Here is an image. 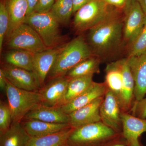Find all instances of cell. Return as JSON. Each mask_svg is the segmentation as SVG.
<instances>
[{"instance_id":"7a4b0ae2","label":"cell","mask_w":146,"mask_h":146,"mask_svg":"<svg viewBox=\"0 0 146 146\" xmlns=\"http://www.w3.org/2000/svg\"><path fill=\"white\" fill-rule=\"evenodd\" d=\"M92 55L94 54L85 38L81 35H78L64 45L47 78L49 80L65 76L79 63Z\"/></svg>"},{"instance_id":"d590c367","label":"cell","mask_w":146,"mask_h":146,"mask_svg":"<svg viewBox=\"0 0 146 146\" xmlns=\"http://www.w3.org/2000/svg\"><path fill=\"white\" fill-rule=\"evenodd\" d=\"M27 1L28 4V10L27 16L34 12L38 0H27Z\"/></svg>"},{"instance_id":"e575fe53","label":"cell","mask_w":146,"mask_h":146,"mask_svg":"<svg viewBox=\"0 0 146 146\" xmlns=\"http://www.w3.org/2000/svg\"><path fill=\"white\" fill-rule=\"evenodd\" d=\"M91 1L92 0H72L73 13H75L80 9Z\"/></svg>"},{"instance_id":"603a6c76","label":"cell","mask_w":146,"mask_h":146,"mask_svg":"<svg viewBox=\"0 0 146 146\" xmlns=\"http://www.w3.org/2000/svg\"><path fill=\"white\" fill-rule=\"evenodd\" d=\"M34 54L23 50H10L4 55V60L5 64L33 71Z\"/></svg>"},{"instance_id":"4dcf8cb0","label":"cell","mask_w":146,"mask_h":146,"mask_svg":"<svg viewBox=\"0 0 146 146\" xmlns=\"http://www.w3.org/2000/svg\"><path fill=\"white\" fill-rule=\"evenodd\" d=\"M129 113L137 117L146 119V96L140 100L133 102Z\"/></svg>"},{"instance_id":"5bb4252c","label":"cell","mask_w":146,"mask_h":146,"mask_svg":"<svg viewBox=\"0 0 146 146\" xmlns=\"http://www.w3.org/2000/svg\"><path fill=\"white\" fill-rule=\"evenodd\" d=\"M65 44L57 48L48 49L34 54L33 72L39 80L41 88L44 85L57 55Z\"/></svg>"},{"instance_id":"f35d334b","label":"cell","mask_w":146,"mask_h":146,"mask_svg":"<svg viewBox=\"0 0 146 146\" xmlns=\"http://www.w3.org/2000/svg\"><path fill=\"white\" fill-rule=\"evenodd\" d=\"M130 144V146H142L139 142V139L137 141H133Z\"/></svg>"},{"instance_id":"484cf974","label":"cell","mask_w":146,"mask_h":146,"mask_svg":"<svg viewBox=\"0 0 146 146\" xmlns=\"http://www.w3.org/2000/svg\"><path fill=\"white\" fill-rule=\"evenodd\" d=\"M93 76H84L70 79L64 104L83 94L89 89L94 82L93 80Z\"/></svg>"},{"instance_id":"277c9868","label":"cell","mask_w":146,"mask_h":146,"mask_svg":"<svg viewBox=\"0 0 146 146\" xmlns=\"http://www.w3.org/2000/svg\"><path fill=\"white\" fill-rule=\"evenodd\" d=\"M121 133L101 121L74 129L68 138L67 146H102Z\"/></svg>"},{"instance_id":"44dd1931","label":"cell","mask_w":146,"mask_h":146,"mask_svg":"<svg viewBox=\"0 0 146 146\" xmlns=\"http://www.w3.org/2000/svg\"><path fill=\"white\" fill-rule=\"evenodd\" d=\"M5 3L10 19L6 40L14 30L24 23L28 10V4L27 0H7Z\"/></svg>"},{"instance_id":"9a60e30c","label":"cell","mask_w":146,"mask_h":146,"mask_svg":"<svg viewBox=\"0 0 146 146\" xmlns=\"http://www.w3.org/2000/svg\"><path fill=\"white\" fill-rule=\"evenodd\" d=\"M108 88L104 82H93L83 94L61 106L62 110L69 115L71 112L89 104L98 98L104 96Z\"/></svg>"},{"instance_id":"83f0119b","label":"cell","mask_w":146,"mask_h":146,"mask_svg":"<svg viewBox=\"0 0 146 146\" xmlns=\"http://www.w3.org/2000/svg\"><path fill=\"white\" fill-rule=\"evenodd\" d=\"M146 51V14L143 29L132 45L127 50L126 57L137 56Z\"/></svg>"},{"instance_id":"7402d4cb","label":"cell","mask_w":146,"mask_h":146,"mask_svg":"<svg viewBox=\"0 0 146 146\" xmlns=\"http://www.w3.org/2000/svg\"><path fill=\"white\" fill-rule=\"evenodd\" d=\"M31 138L22 122H13L8 130L0 136V146H27Z\"/></svg>"},{"instance_id":"4316f807","label":"cell","mask_w":146,"mask_h":146,"mask_svg":"<svg viewBox=\"0 0 146 146\" xmlns=\"http://www.w3.org/2000/svg\"><path fill=\"white\" fill-rule=\"evenodd\" d=\"M50 12L59 23L68 25L73 14L72 0H55Z\"/></svg>"},{"instance_id":"836d02e7","label":"cell","mask_w":146,"mask_h":146,"mask_svg":"<svg viewBox=\"0 0 146 146\" xmlns=\"http://www.w3.org/2000/svg\"><path fill=\"white\" fill-rule=\"evenodd\" d=\"M102 146H130V144L123 137L122 133H121L119 136L106 142Z\"/></svg>"},{"instance_id":"ba28073f","label":"cell","mask_w":146,"mask_h":146,"mask_svg":"<svg viewBox=\"0 0 146 146\" xmlns=\"http://www.w3.org/2000/svg\"><path fill=\"white\" fill-rule=\"evenodd\" d=\"M125 13L123 36L127 53L143 29L145 13L137 0H131L130 5Z\"/></svg>"},{"instance_id":"d6a6232c","label":"cell","mask_w":146,"mask_h":146,"mask_svg":"<svg viewBox=\"0 0 146 146\" xmlns=\"http://www.w3.org/2000/svg\"><path fill=\"white\" fill-rule=\"evenodd\" d=\"M109 5L125 12L130 5L131 0H103Z\"/></svg>"},{"instance_id":"ac0fdd59","label":"cell","mask_w":146,"mask_h":146,"mask_svg":"<svg viewBox=\"0 0 146 146\" xmlns=\"http://www.w3.org/2000/svg\"><path fill=\"white\" fill-rule=\"evenodd\" d=\"M21 122L32 138L46 136L71 127L68 123H48L36 120H23Z\"/></svg>"},{"instance_id":"6da1fadb","label":"cell","mask_w":146,"mask_h":146,"mask_svg":"<svg viewBox=\"0 0 146 146\" xmlns=\"http://www.w3.org/2000/svg\"><path fill=\"white\" fill-rule=\"evenodd\" d=\"M125 16L123 11L112 9L104 21L88 31L86 42L102 63L121 59L126 53L123 36Z\"/></svg>"},{"instance_id":"ffe728a7","label":"cell","mask_w":146,"mask_h":146,"mask_svg":"<svg viewBox=\"0 0 146 146\" xmlns=\"http://www.w3.org/2000/svg\"><path fill=\"white\" fill-rule=\"evenodd\" d=\"M125 57L108 63L105 68L104 83L118 98L123 84V66Z\"/></svg>"},{"instance_id":"e0dca14e","label":"cell","mask_w":146,"mask_h":146,"mask_svg":"<svg viewBox=\"0 0 146 146\" xmlns=\"http://www.w3.org/2000/svg\"><path fill=\"white\" fill-rule=\"evenodd\" d=\"M123 74L122 88L117 98L123 112H129L134 101V82L127 57L123 63Z\"/></svg>"},{"instance_id":"1f68e13d","label":"cell","mask_w":146,"mask_h":146,"mask_svg":"<svg viewBox=\"0 0 146 146\" xmlns=\"http://www.w3.org/2000/svg\"><path fill=\"white\" fill-rule=\"evenodd\" d=\"M55 0H38L34 12L39 13L50 12Z\"/></svg>"},{"instance_id":"3957f363","label":"cell","mask_w":146,"mask_h":146,"mask_svg":"<svg viewBox=\"0 0 146 146\" xmlns=\"http://www.w3.org/2000/svg\"><path fill=\"white\" fill-rule=\"evenodd\" d=\"M24 23L34 29L48 49L57 48L66 43V39L60 31V24L50 12H33L26 16Z\"/></svg>"},{"instance_id":"f546056e","label":"cell","mask_w":146,"mask_h":146,"mask_svg":"<svg viewBox=\"0 0 146 146\" xmlns=\"http://www.w3.org/2000/svg\"><path fill=\"white\" fill-rule=\"evenodd\" d=\"M11 111L8 104L0 101V136L5 133L12 124Z\"/></svg>"},{"instance_id":"8992f818","label":"cell","mask_w":146,"mask_h":146,"mask_svg":"<svg viewBox=\"0 0 146 146\" xmlns=\"http://www.w3.org/2000/svg\"><path fill=\"white\" fill-rule=\"evenodd\" d=\"M103 0H92L76 12L73 22L77 33L81 35L98 25L112 10Z\"/></svg>"},{"instance_id":"74e56055","label":"cell","mask_w":146,"mask_h":146,"mask_svg":"<svg viewBox=\"0 0 146 146\" xmlns=\"http://www.w3.org/2000/svg\"><path fill=\"white\" fill-rule=\"evenodd\" d=\"M143 11L144 13L146 14V0H137Z\"/></svg>"},{"instance_id":"5b68a950","label":"cell","mask_w":146,"mask_h":146,"mask_svg":"<svg viewBox=\"0 0 146 146\" xmlns=\"http://www.w3.org/2000/svg\"><path fill=\"white\" fill-rule=\"evenodd\" d=\"M5 92L11 111L12 123L21 122L28 113L41 104L38 91L19 89L7 80Z\"/></svg>"},{"instance_id":"8d00e7d4","label":"cell","mask_w":146,"mask_h":146,"mask_svg":"<svg viewBox=\"0 0 146 146\" xmlns=\"http://www.w3.org/2000/svg\"><path fill=\"white\" fill-rule=\"evenodd\" d=\"M7 80L3 72L1 69H0V87L3 91H5L6 86Z\"/></svg>"},{"instance_id":"f1b7e54d","label":"cell","mask_w":146,"mask_h":146,"mask_svg":"<svg viewBox=\"0 0 146 146\" xmlns=\"http://www.w3.org/2000/svg\"><path fill=\"white\" fill-rule=\"evenodd\" d=\"M10 19L5 3H0V52L2 51L4 42L8 32Z\"/></svg>"},{"instance_id":"d6986e66","label":"cell","mask_w":146,"mask_h":146,"mask_svg":"<svg viewBox=\"0 0 146 146\" xmlns=\"http://www.w3.org/2000/svg\"><path fill=\"white\" fill-rule=\"evenodd\" d=\"M121 117L123 136L129 144L146 133V119L134 117L129 112H123Z\"/></svg>"},{"instance_id":"30bf717a","label":"cell","mask_w":146,"mask_h":146,"mask_svg":"<svg viewBox=\"0 0 146 146\" xmlns=\"http://www.w3.org/2000/svg\"><path fill=\"white\" fill-rule=\"evenodd\" d=\"M123 112L117 97L108 89L100 107L101 121L119 133H122L121 114Z\"/></svg>"},{"instance_id":"4fadbf2b","label":"cell","mask_w":146,"mask_h":146,"mask_svg":"<svg viewBox=\"0 0 146 146\" xmlns=\"http://www.w3.org/2000/svg\"><path fill=\"white\" fill-rule=\"evenodd\" d=\"M104 96L98 98L89 104L69 114V124L71 127L76 129L101 121L100 107Z\"/></svg>"},{"instance_id":"d4e9b609","label":"cell","mask_w":146,"mask_h":146,"mask_svg":"<svg viewBox=\"0 0 146 146\" xmlns=\"http://www.w3.org/2000/svg\"><path fill=\"white\" fill-rule=\"evenodd\" d=\"M101 63L100 59L94 55L79 63L69 71L65 76L71 79L99 74L100 65Z\"/></svg>"},{"instance_id":"9c48e42d","label":"cell","mask_w":146,"mask_h":146,"mask_svg":"<svg viewBox=\"0 0 146 146\" xmlns=\"http://www.w3.org/2000/svg\"><path fill=\"white\" fill-rule=\"evenodd\" d=\"M70 79L66 76L49 80L38 92L41 97V104L46 106L60 107L65 104Z\"/></svg>"},{"instance_id":"52a82bcc","label":"cell","mask_w":146,"mask_h":146,"mask_svg":"<svg viewBox=\"0 0 146 146\" xmlns=\"http://www.w3.org/2000/svg\"><path fill=\"white\" fill-rule=\"evenodd\" d=\"M5 42L9 49L23 50L34 54L48 49L36 32L25 23L14 30Z\"/></svg>"},{"instance_id":"2e32d148","label":"cell","mask_w":146,"mask_h":146,"mask_svg":"<svg viewBox=\"0 0 146 146\" xmlns=\"http://www.w3.org/2000/svg\"><path fill=\"white\" fill-rule=\"evenodd\" d=\"M36 120L48 123L69 124L70 117L69 115L63 112L61 107H49L41 104L27 114L23 120Z\"/></svg>"},{"instance_id":"8fae6325","label":"cell","mask_w":146,"mask_h":146,"mask_svg":"<svg viewBox=\"0 0 146 146\" xmlns=\"http://www.w3.org/2000/svg\"><path fill=\"white\" fill-rule=\"evenodd\" d=\"M1 68L7 79L19 89L37 91L41 88L39 80L33 71L17 68L5 63L3 64Z\"/></svg>"},{"instance_id":"cb8c5ba5","label":"cell","mask_w":146,"mask_h":146,"mask_svg":"<svg viewBox=\"0 0 146 146\" xmlns=\"http://www.w3.org/2000/svg\"><path fill=\"white\" fill-rule=\"evenodd\" d=\"M74 129L71 127L46 136L31 137L27 146H67L68 138Z\"/></svg>"},{"instance_id":"7c38bea8","label":"cell","mask_w":146,"mask_h":146,"mask_svg":"<svg viewBox=\"0 0 146 146\" xmlns=\"http://www.w3.org/2000/svg\"><path fill=\"white\" fill-rule=\"evenodd\" d=\"M127 58L134 80V101L140 100L146 95V51L140 55Z\"/></svg>"}]
</instances>
